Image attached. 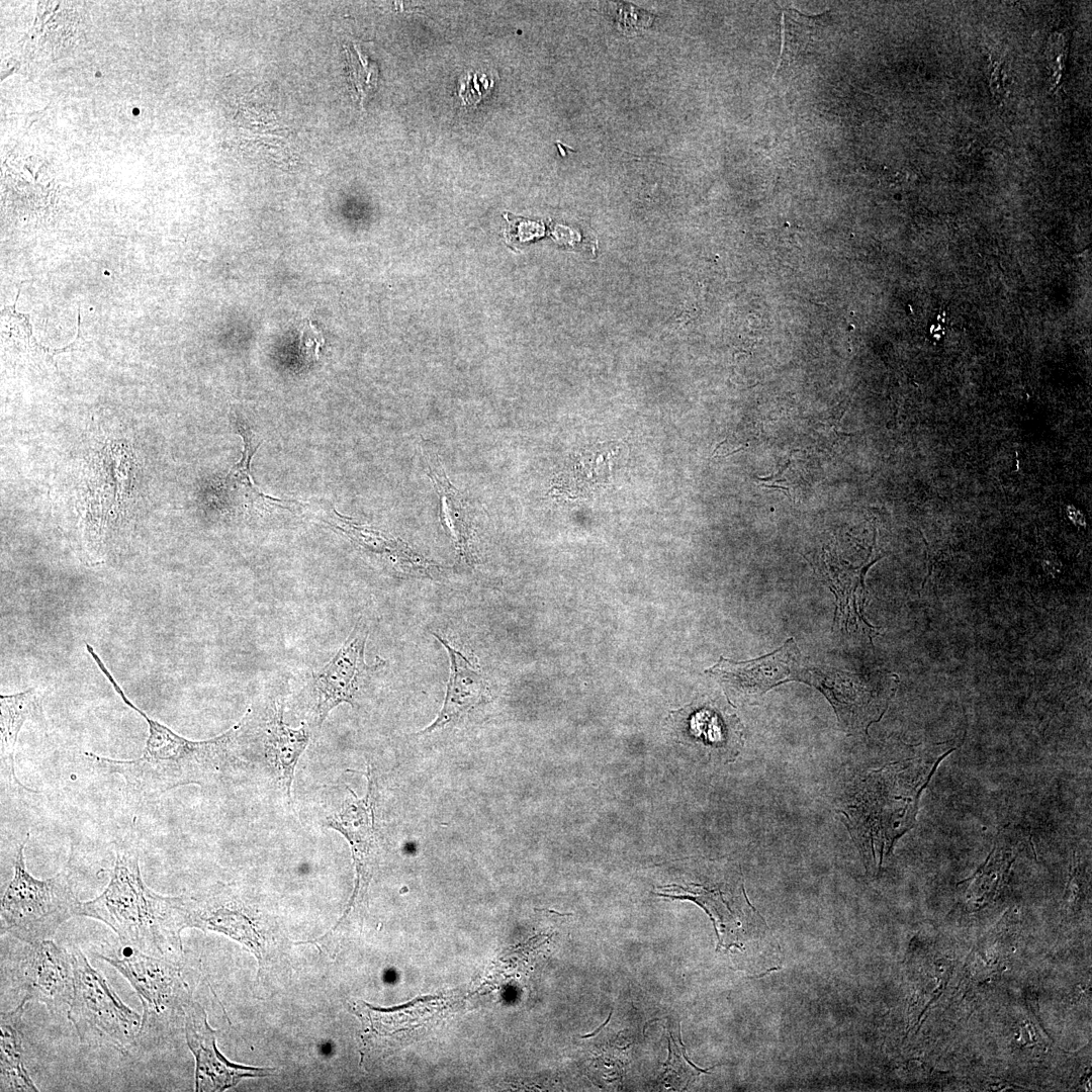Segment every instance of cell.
<instances>
[{
	"mask_svg": "<svg viewBox=\"0 0 1092 1092\" xmlns=\"http://www.w3.org/2000/svg\"><path fill=\"white\" fill-rule=\"evenodd\" d=\"M95 664L122 702L139 713L148 724V737L142 755L134 759H112L86 752L99 769L120 776L129 796L151 800L174 788L186 785L212 786L230 777L241 762L238 741L248 713L224 733L208 740L193 741L148 716L124 694L93 647L85 644Z\"/></svg>",
	"mask_w": 1092,
	"mask_h": 1092,
	"instance_id": "obj_1",
	"label": "cell"
},
{
	"mask_svg": "<svg viewBox=\"0 0 1092 1092\" xmlns=\"http://www.w3.org/2000/svg\"><path fill=\"white\" fill-rule=\"evenodd\" d=\"M956 749L932 747L873 769L853 784L838 812L867 866L881 869L896 841L915 825L922 792Z\"/></svg>",
	"mask_w": 1092,
	"mask_h": 1092,
	"instance_id": "obj_2",
	"label": "cell"
},
{
	"mask_svg": "<svg viewBox=\"0 0 1092 1092\" xmlns=\"http://www.w3.org/2000/svg\"><path fill=\"white\" fill-rule=\"evenodd\" d=\"M79 916L105 923L129 948L174 961L182 953L180 933L188 927L186 896H163L150 889L142 877L138 849L128 841L116 849L108 885L99 896L81 903Z\"/></svg>",
	"mask_w": 1092,
	"mask_h": 1092,
	"instance_id": "obj_3",
	"label": "cell"
},
{
	"mask_svg": "<svg viewBox=\"0 0 1092 1092\" xmlns=\"http://www.w3.org/2000/svg\"><path fill=\"white\" fill-rule=\"evenodd\" d=\"M29 832L18 845L14 875L1 900V933L34 943L50 939L73 916H79L81 901L68 870L38 880L26 869L24 847Z\"/></svg>",
	"mask_w": 1092,
	"mask_h": 1092,
	"instance_id": "obj_4",
	"label": "cell"
},
{
	"mask_svg": "<svg viewBox=\"0 0 1092 1092\" xmlns=\"http://www.w3.org/2000/svg\"><path fill=\"white\" fill-rule=\"evenodd\" d=\"M130 949L97 957L119 972L138 994L143 1006L138 1046L152 1050L175 1033L192 1001L174 960Z\"/></svg>",
	"mask_w": 1092,
	"mask_h": 1092,
	"instance_id": "obj_5",
	"label": "cell"
},
{
	"mask_svg": "<svg viewBox=\"0 0 1092 1092\" xmlns=\"http://www.w3.org/2000/svg\"><path fill=\"white\" fill-rule=\"evenodd\" d=\"M70 951L74 995L67 1014L80 1041L128 1053L138 1046L141 1015L122 1002L78 946L74 945Z\"/></svg>",
	"mask_w": 1092,
	"mask_h": 1092,
	"instance_id": "obj_6",
	"label": "cell"
},
{
	"mask_svg": "<svg viewBox=\"0 0 1092 1092\" xmlns=\"http://www.w3.org/2000/svg\"><path fill=\"white\" fill-rule=\"evenodd\" d=\"M24 997L43 1004L52 1015L68 1011L74 995L71 951L51 939L27 943L16 972Z\"/></svg>",
	"mask_w": 1092,
	"mask_h": 1092,
	"instance_id": "obj_7",
	"label": "cell"
},
{
	"mask_svg": "<svg viewBox=\"0 0 1092 1092\" xmlns=\"http://www.w3.org/2000/svg\"><path fill=\"white\" fill-rule=\"evenodd\" d=\"M368 633L366 623L360 618L332 659L312 673L318 726L337 706L344 703L355 706L360 680L370 669L365 662Z\"/></svg>",
	"mask_w": 1092,
	"mask_h": 1092,
	"instance_id": "obj_8",
	"label": "cell"
},
{
	"mask_svg": "<svg viewBox=\"0 0 1092 1092\" xmlns=\"http://www.w3.org/2000/svg\"><path fill=\"white\" fill-rule=\"evenodd\" d=\"M800 661L797 643L790 638L776 651L757 659L736 662L721 656L705 672L717 676L731 695L749 700L782 682L802 680Z\"/></svg>",
	"mask_w": 1092,
	"mask_h": 1092,
	"instance_id": "obj_9",
	"label": "cell"
},
{
	"mask_svg": "<svg viewBox=\"0 0 1092 1092\" xmlns=\"http://www.w3.org/2000/svg\"><path fill=\"white\" fill-rule=\"evenodd\" d=\"M366 777L368 788L363 798H358L354 791L345 786L346 792L340 803L334 806L323 819L326 827L342 834L351 846L357 871V884L352 898L367 883L377 845L374 812L375 785L369 765Z\"/></svg>",
	"mask_w": 1092,
	"mask_h": 1092,
	"instance_id": "obj_10",
	"label": "cell"
},
{
	"mask_svg": "<svg viewBox=\"0 0 1092 1092\" xmlns=\"http://www.w3.org/2000/svg\"><path fill=\"white\" fill-rule=\"evenodd\" d=\"M184 1028L187 1044L196 1061V1091H223L236 1086L243 1078L272 1074V1069L246 1067L228 1061L217 1050L214 1030L200 1004H189Z\"/></svg>",
	"mask_w": 1092,
	"mask_h": 1092,
	"instance_id": "obj_11",
	"label": "cell"
},
{
	"mask_svg": "<svg viewBox=\"0 0 1092 1092\" xmlns=\"http://www.w3.org/2000/svg\"><path fill=\"white\" fill-rule=\"evenodd\" d=\"M434 636L448 652L451 672L442 709L435 721L419 734L430 733L457 722L489 699L482 671L445 639L436 634Z\"/></svg>",
	"mask_w": 1092,
	"mask_h": 1092,
	"instance_id": "obj_12",
	"label": "cell"
},
{
	"mask_svg": "<svg viewBox=\"0 0 1092 1092\" xmlns=\"http://www.w3.org/2000/svg\"><path fill=\"white\" fill-rule=\"evenodd\" d=\"M309 740L305 723L292 728L284 722L282 705L276 704L271 709L264 727V758L289 804L295 768Z\"/></svg>",
	"mask_w": 1092,
	"mask_h": 1092,
	"instance_id": "obj_13",
	"label": "cell"
},
{
	"mask_svg": "<svg viewBox=\"0 0 1092 1092\" xmlns=\"http://www.w3.org/2000/svg\"><path fill=\"white\" fill-rule=\"evenodd\" d=\"M1028 841L1022 832L1015 829L1004 828L998 833L986 860L968 880L970 885L966 890L965 901L969 908L977 910L992 901L1012 862Z\"/></svg>",
	"mask_w": 1092,
	"mask_h": 1092,
	"instance_id": "obj_14",
	"label": "cell"
},
{
	"mask_svg": "<svg viewBox=\"0 0 1092 1092\" xmlns=\"http://www.w3.org/2000/svg\"><path fill=\"white\" fill-rule=\"evenodd\" d=\"M335 526L370 553L381 556L392 567L416 576L435 577L439 567L414 552L403 541L391 538L370 527L358 525L335 512Z\"/></svg>",
	"mask_w": 1092,
	"mask_h": 1092,
	"instance_id": "obj_15",
	"label": "cell"
},
{
	"mask_svg": "<svg viewBox=\"0 0 1092 1092\" xmlns=\"http://www.w3.org/2000/svg\"><path fill=\"white\" fill-rule=\"evenodd\" d=\"M237 429L242 436L244 445L241 460L233 466L223 480V492L234 505L240 506L249 512L265 513L274 508L290 510L297 503L280 499L261 491L252 480L250 464L261 441L249 426L237 421Z\"/></svg>",
	"mask_w": 1092,
	"mask_h": 1092,
	"instance_id": "obj_16",
	"label": "cell"
},
{
	"mask_svg": "<svg viewBox=\"0 0 1092 1092\" xmlns=\"http://www.w3.org/2000/svg\"><path fill=\"white\" fill-rule=\"evenodd\" d=\"M428 473L440 499V519L456 547L459 561L472 564L470 547L471 514L463 495L450 483L445 471L434 455L427 460Z\"/></svg>",
	"mask_w": 1092,
	"mask_h": 1092,
	"instance_id": "obj_17",
	"label": "cell"
},
{
	"mask_svg": "<svg viewBox=\"0 0 1092 1092\" xmlns=\"http://www.w3.org/2000/svg\"><path fill=\"white\" fill-rule=\"evenodd\" d=\"M681 733L690 742L711 749L736 750L741 739V725L735 715L707 704L678 711Z\"/></svg>",
	"mask_w": 1092,
	"mask_h": 1092,
	"instance_id": "obj_18",
	"label": "cell"
},
{
	"mask_svg": "<svg viewBox=\"0 0 1092 1092\" xmlns=\"http://www.w3.org/2000/svg\"><path fill=\"white\" fill-rule=\"evenodd\" d=\"M0 710L2 778L10 787L31 791L22 786L15 776L14 754L20 729L26 720L40 710L39 696L34 689L12 695H0Z\"/></svg>",
	"mask_w": 1092,
	"mask_h": 1092,
	"instance_id": "obj_19",
	"label": "cell"
},
{
	"mask_svg": "<svg viewBox=\"0 0 1092 1092\" xmlns=\"http://www.w3.org/2000/svg\"><path fill=\"white\" fill-rule=\"evenodd\" d=\"M27 1001L28 999L23 997L13 1010L1 1012V1091H38L24 1064L23 1034L20 1026Z\"/></svg>",
	"mask_w": 1092,
	"mask_h": 1092,
	"instance_id": "obj_20",
	"label": "cell"
},
{
	"mask_svg": "<svg viewBox=\"0 0 1092 1092\" xmlns=\"http://www.w3.org/2000/svg\"><path fill=\"white\" fill-rule=\"evenodd\" d=\"M825 15L808 16L796 9L783 10V46L778 71L787 68L818 39Z\"/></svg>",
	"mask_w": 1092,
	"mask_h": 1092,
	"instance_id": "obj_21",
	"label": "cell"
},
{
	"mask_svg": "<svg viewBox=\"0 0 1092 1092\" xmlns=\"http://www.w3.org/2000/svg\"><path fill=\"white\" fill-rule=\"evenodd\" d=\"M344 51L348 81L354 93L353 98L359 100L362 106L363 100L377 87L378 67L356 41L344 44Z\"/></svg>",
	"mask_w": 1092,
	"mask_h": 1092,
	"instance_id": "obj_22",
	"label": "cell"
},
{
	"mask_svg": "<svg viewBox=\"0 0 1092 1092\" xmlns=\"http://www.w3.org/2000/svg\"><path fill=\"white\" fill-rule=\"evenodd\" d=\"M493 84L484 74H467L460 81L459 96L466 104H474L480 100L484 92H487Z\"/></svg>",
	"mask_w": 1092,
	"mask_h": 1092,
	"instance_id": "obj_23",
	"label": "cell"
},
{
	"mask_svg": "<svg viewBox=\"0 0 1092 1092\" xmlns=\"http://www.w3.org/2000/svg\"><path fill=\"white\" fill-rule=\"evenodd\" d=\"M760 485H762L764 487H768V488H776V489L783 490L784 493L792 500V496L790 494V488L789 487L782 486V485H776V484H760Z\"/></svg>",
	"mask_w": 1092,
	"mask_h": 1092,
	"instance_id": "obj_24",
	"label": "cell"
},
{
	"mask_svg": "<svg viewBox=\"0 0 1092 1092\" xmlns=\"http://www.w3.org/2000/svg\"><path fill=\"white\" fill-rule=\"evenodd\" d=\"M612 1013H613V1011L610 1012V1015L608 1016L607 1020L602 1025H600L593 1033L583 1035L582 1037L585 1038V1037H590V1036L596 1035L600 1031V1029H602L610 1021Z\"/></svg>",
	"mask_w": 1092,
	"mask_h": 1092,
	"instance_id": "obj_25",
	"label": "cell"
},
{
	"mask_svg": "<svg viewBox=\"0 0 1092 1092\" xmlns=\"http://www.w3.org/2000/svg\"><path fill=\"white\" fill-rule=\"evenodd\" d=\"M790 464H791V460H789V461H788V462H787V463H786V464H785V465H784V466L782 467V469H781V470H780V471H779L778 473H776V474H775V477H779V476H781V475H782V474H783V473L785 472V470H786V469H787V468H788V467L790 466Z\"/></svg>",
	"mask_w": 1092,
	"mask_h": 1092,
	"instance_id": "obj_26",
	"label": "cell"
}]
</instances>
